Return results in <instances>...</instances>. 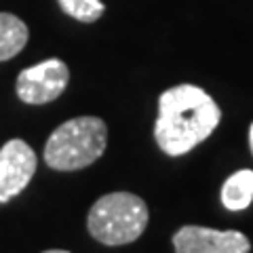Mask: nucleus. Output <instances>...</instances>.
Returning <instances> with one entry per match:
<instances>
[{
    "label": "nucleus",
    "mask_w": 253,
    "mask_h": 253,
    "mask_svg": "<svg viewBox=\"0 0 253 253\" xmlns=\"http://www.w3.org/2000/svg\"><path fill=\"white\" fill-rule=\"evenodd\" d=\"M42 253H70L66 249H49V251H42Z\"/></svg>",
    "instance_id": "9b49d317"
},
{
    "label": "nucleus",
    "mask_w": 253,
    "mask_h": 253,
    "mask_svg": "<svg viewBox=\"0 0 253 253\" xmlns=\"http://www.w3.org/2000/svg\"><path fill=\"white\" fill-rule=\"evenodd\" d=\"M28 26L11 13H0V61H6L23 51L28 42Z\"/></svg>",
    "instance_id": "6e6552de"
},
{
    "label": "nucleus",
    "mask_w": 253,
    "mask_h": 253,
    "mask_svg": "<svg viewBox=\"0 0 253 253\" xmlns=\"http://www.w3.org/2000/svg\"><path fill=\"white\" fill-rule=\"evenodd\" d=\"M57 2L63 13L74 17L76 21H83V23L97 21L106 11L101 0H57Z\"/></svg>",
    "instance_id": "1a4fd4ad"
},
{
    "label": "nucleus",
    "mask_w": 253,
    "mask_h": 253,
    "mask_svg": "<svg viewBox=\"0 0 253 253\" xmlns=\"http://www.w3.org/2000/svg\"><path fill=\"white\" fill-rule=\"evenodd\" d=\"M249 146H251V154H253V123H251V129H249Z\"/></svg>",
    "instance_id": "9d476101"
},
{
    "label": "nucleus",
    "mask_w": 253,
    "mask_h": 253,
    "mask_svg": "<svg viewBox=\"0 0 253 253\" xmlns=\"http://www.w3.org/2000/svg\"><path fill=\"white\" fill-rule=\"evenodd\" d=\"M36 165L34 150L23 139H9L0 148V203H9L28 188Z\"/></svg>",
    "instance_id": "39448f33"
},
{
    "label": "nucleus",
    "mask_w": 253,
    "mask_h": 253,
    "mask_svg": "<svg viewBox=\"0 0 253 253\" xmlns=\"http://www.w3.org/2000/svg\"><path fill=\"white\" fill-rule=\"evenodd\" d=\"M148 205L131 192L104 194L86 217L89 234L108 247H121L137 241L148 226Z\"/></svg>",
    "instance_id": "7ed1b4c3"
},
{
    "label": "nucleus",
    "mask_w": 253,
    "mask_h": 253,
    "mask_svg": "<svg viewBox=\"0 0 253 253\" xmlns=\"http://www.w3.org/2000/svg\"><path fill=\"white\" fill-rule=\"evenodd\" d=\"M253 203V171L241 169L221 186V205L228 211H243Z\"/></svg>",
    "instance_id": "0eeeda50"
},
{
    "label": "nucleus",
    "mask_w": 253,
    "mask_h": 253,
    "mask_svg": "<svg viewBox=\"0 0 253 253\" xmlns=\"http://www.w3.org/2000/svg\"><path fill=\"white\" fill-rule=\"evenodd\" d=\"M221 121L219 106L207 91L177 84L158 97L154 139L169 156H184L203 144Z\"/></svg>",
    "instance_id": "f257e3e1"
},
{
    "label": "nucleus",
    "mask_w": 253,
    "mask_h": 253,
    "mask_svg": "<svg viewBox=\"0 0 253 253\" xmlns=\"http://www.w3.org/2000/svg\"><path fill=\"white\" fill-rule=\"evenodd\" d=\"M173 247L175 253H249L251 243L239 230L181 226L173 234Z\"/></svg>",
    "instance_id": "423d86ee"
},
{
    "label": "nucleus",
    "mask_w": 253,
    "mask_h": 253,
    "mask_svg": "<svg viewBox=\"0 0 253 253\" xmlns=\"http://www.w3.org/2000/svg\"><path fill=\"white\" fill-rule=\"evenodd\" d=\"M68 83H70L68 66L61 59L51 57L23 70L17 76L15 89H17V97L23 104L42 106L57 99L68 89Z\"/></svg>",
    "instance_id": "20e7f679"
},
{
    "label": "nucleus",
    "mask_w": 253,
    "mask_h": 253,
    "mask_svg": "<svg viewBox=\"0 0 253 253\" xmlns=\"http://www.w3.org/2000/svg\"><path fill=\"white\" fill-rule=\"evenodd\" d=\"M106 144V123L97 116H78L51 133L44 146V163L55 171H78L99 161Z\"/></svg>",
    "instance_id": "f03ea898"
}]
</instances>
